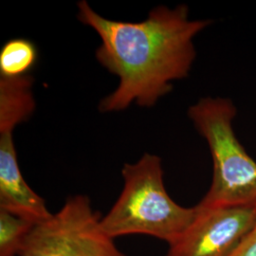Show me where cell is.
<instances>
[{"instance_id": "8", "label": "cell", "mask_w": 256, "mask_h": 256, "mask_svg": "<svg viewBox=\"0 0 256 256\" xmlns=\"http://www.w3.org/2000/svg\"><path fill=\"white\" fill-rule=\"evenodd\" d=\"M38 58L36 45L27 39L16 38L6 42L0 50V75L18 78L28 75Z\"/></svg>"}, {"instance_id": "10", "label": "cell", "mask_w": 256, "mask_h": 256, "mask_svg": "<svg viewBox=\"0 0 256 256\" xmlns=\"http://www.w3.org/2000/svg\"><path fill=\"white\" fill-rule=\"evenodd\" d=\"M230 256H256V224Z\"/></svg>"}, {"instance_id": "1", "label": "cell", "mask_w": 256, "mask_h": 256, "mask_svg": "<svg viewBox=\"0 0 256 256\" xmlns=\"http://www.w3.org/2000/svg\"><path fill=\"white\" fill-rule=\"evenodd\" d=\"M77 18L101 39L95 56L118 86L99 106L102 113L126 110L131 104L150 108L172 90V82L188 77L196 52L194 39L212 24L210 19H191L182 4L158 6L140 22L106 18L88 1L78 3Z\"/></svg>"}, {"instance_id": "7", "label": "cell", "mask_w": 256, "mask_h": 256, "mask_svg": "<svg viewBox=\"0 0 256 256\" xmlns=\"http://www.w3.org/2000/svg\"><path fill=\"white\" fill-rule=\"evenodd\" d=\"M34 78H0V132H14L27 120L36 108L32 93Z\"/></svg>"}, {"instance_id": "9", "label": "cell", "mask_w": 256, "mask_h": 256, "mask_svg": "<svg viewBox=\"0 0 256 256\" xmlns=\"http://www.w3.org/2000/svg\"><path fill=\"white\" fill-rule=\"evenodd\" d=\"M36 224L0 210V256H18Z\"/></svg>"}, {"instance_id": "2", "label": "cell", "mask_w": 256, "mask_h": 256, "mask_svg": "<svg viewBox=\"0 0 256 256\" xmlns=\"http://www.w3.org/2000/svg\"><path fill=\"white\" fill-rule=\"evenodd\" d=\"M124 188L101 226L110 238L146 234L174 243L189 228L198 214L194 207L174 202L165 188L162 160L144 154L122 170Z\"/></svg>"}, {"instance_id": "6", "label": "cell", "mask_w": 256, "mask_h": 256, "mask_svg": "<svg viewBox=\"0 0 256 256\" xmlns=\"http://www.w3.org/2000/svg\"><path fill=\"white\" fill-rule=\"evenodd\" d=\"M12 133L0 132V210L38 224L52 214L22 176Z\"/></svg>"}, {"instance_id": "5", "label": "cell", "mask_w": 256, "mask_h": 256, "mask_svg": "<svg viewBox=\"0 0 256 256\" xmlns=\"http://www.w3.org/2000/svg\"><path fill=\"white\" fill-rule=\"evenodd\" d=\"M166 256H230L256 224L254 207L202 210Z\"/></svg>"}, {"instance_id": "3", "label": "cell", "mask_w": 256, "mask_h": 256, "mask_svg": "<svg viewBox=\"0 0 256 256\" xmlns=\"http://www.w3.org/2000/svg\"><path fill=\"white\" fill-rule=\"evenodd\" d=\"M236 106L229 98L204 97L191 106L188 117L205 138L214 162L210 189L196 207L256 208V162L234 130Z\"/></svg>"}, {"instance_id": "4", "label": "cell", "mask_w": 256, "mask_h": 256, "mask_svg": "<svg viewBox=\"0 0 256 256\" xmlns=\"http://www.w3.org/2000/svg\"><path fill=\"white\" fill-rule=\"evenodd\" d=\"M101 220L86 196H70L34 226L18 256H126L102 229Z\"/></svg>"}]
</instances>
